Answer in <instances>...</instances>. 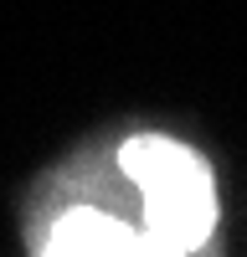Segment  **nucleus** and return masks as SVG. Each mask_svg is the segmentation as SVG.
Instances as JSON below:
<instances>
[{
	"label": "nucleus",
	"instance_id": "1",
	"mask_svg": "<svg viewBox=\"0 0 247 257\" xmlns=\"http://www.w3.org/2000/svg\"><path fill=\"white\" fill-rule=\"evenodd\" d=\"M118 170L144 196L139 252H196L216 226V185L196 149L165 134H134L118 149Z\"/></svg>",
	"mask_w": 247,
	"mask_h": 257
},
{
	"label": "nucleus",
	"instance_id": "2",
	"mask_svg": "<svg viewBox=\"0 0 247 257\" xmlns=\"http://www.w3.org/2000/svg\"><path fill=\"white\" fill-rule=\"evenodd\" d=\"M41 252H57V257H77V252H88V257L139 252V231L129 221L108 216V211H98V206H77V211H67V216L47 231V247H41Z\"/></svg>",
	"mask_w": 247,
	"mask_h": 257
}]
</instances>
